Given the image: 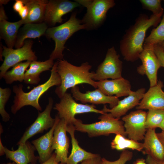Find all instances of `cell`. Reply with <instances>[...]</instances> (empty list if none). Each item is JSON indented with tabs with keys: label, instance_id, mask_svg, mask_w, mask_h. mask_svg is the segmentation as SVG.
Here are the masks:
<instances>
[{
	"label": "cell",
	"instance_id": "obj_1",
	"mask_svg": "<svg viewBox=\"0 0 164 164\" xmlns=\"http://www.w3.org/2000/svg\"><path fill=\"white\" fill-rule=\"evenodd\" d=\"M162 16L152 15L150 17L141 14L134 24L126 31L120 43V49L125 60L134 62L139 59L143 50V43L147 30L156 26L161 20Z\"/></svg>",
	"mask_w": 164,
	"mask_h": 164
},
{
	"label": "cell",
	"instance_id": "obj_2",
	"mask_svg": "<svg viewBox=\"0 0 164 164\" xmlns=\"http://www.w3.org/2000/svg\"><path fill=\"white\" fill-rule=\"evenodd\" d=\"M56 71L61 80L60 85L55 92L59 98H62L67 90L77 85L85 83L97 88L96 81L92 78L94 72H90L92 66L87 62L79 66L74 65L63 59L58 60Z\"/></svg>",
	"mask_w": 164,
	"mask_h": 164
},
{
	"label": "cell",
	"instance_id": "obj_3",
	"mask_svg": "<svg viewBox=\"0 0 164 164\" xmlns=\"http://www.w3.org/2000/svg\"><path fill=\"white\" fill-rule=\"evenodd\" d=\"M57 64L56 62L51 70L50 76L48 80L34 87L29 92H25L21 84L13 87V91L15 95L13 104L11 107V111L13 114H15L22 108L27 105L34 107L39 111L42 110L39 102L40 97L50 87L54 86H58L61 84L60 77L56 71Z\"/></svg>",
	"mask_w": 164,
	"mask_h": 164
},
{
	"label": "cell",
	"instance_id": "obj_4",
	"mask_svg": "<svg viewBox=\"0 0 164 164\" xmlns=\"http://www.w3.org/2000/svg\"><path fill=\"white\" fill-rule=\"evenodd\" d=\"M76 15V12H73L67 21L59 26L48 28L46 30V36L52 39L55 43L50 59L53 60L63 59V52L67 40L77 31L85 29L84 25L82 24L81 20L77 18Z\"/></svg>",
	"mask_w": 164,
	"mask_h": 164
},
{
	"label": "cell",
	"instance_id": "obj_5",
	"mask_svg": "<svg viewBox=\"0 0 164 164\" xmlns=\"http://www.w3.org/2000/svg\"><path fill=\"white\" fill-rule=\"evenodd\" d=\"M100 121L90 124H84L78 119L73 123L76 130L87 133L90 137L107 136L111 134H120L127 136L124 126V122L119 119L111 116L108 113L102 114L98 118Z\"/></svg>",
	"mask_w": 164,
	"mask_h": 164
},
{
	"label": "cell",
	"instance_id": "obj_6",
	"mask_svg": "<svg viewBox=\"0 0 164 164\" xmlns=\"http://www.w3.org/2000/svg\"><path fill=\"white\" fill-rule=\"evenodd\" d=\"M53 109L58 111L60 118L64 119L67 125H73L76 120L75 115L78 114L94 112L104 114L102 110L96 109L93 104H82L76 102L72 95L66 92L61 98L59 103H56Z\"/></svg>",
	"mask_w": 164,
	"mask_h": 164
},
{
	"label": "cell",
	"instance_id": "obj_7",
	"mask_svg": "<svg viewBox=\"0 0 164 164\" xmlns=\"http://www.w3.org/2000/svg\"><path fill=\"white\" fill-rule=\"evenodd\" d=\"M32 41L27 40L23 46L15 49L3 46L2 55L4 57L3 62L0 67V79L10 67L24 60L36 61L37 57L32 50Z\"/></svg>",
	"mask_w": 164,
	"mask_h": 164
},
{
	"label": "cell",
	"instance_id": "obj_8",
	"mask_svg": "<svg viewBox=\"0 0 164 164\" xmlns=\"http://www.w3.org/2000/svg\"><path fill=\"white\" fill-rule=\"evenodd\" d=\"M115 5L113 0H93L81 20L85 29L91 30L100 27L105 20L108 11Z\"/></svg>",
	"mask_w": 164,
	"mask_h": 164
},
{
	"label": "cell",
	"instance_id": "obj_9",
	"mask_svg": "<svg viewBox=\"0 0 164 164\" xmlns=\"http://www.w3.org/2000/svg\"><path fill=\"white\" fill-rule=\"evenodd\" d=\"M119 58L114 46L108 49L104 60L93 73V80L100 81L122 77L123 63Z\"/></svg>",
	"mask_w": 164,
	"mask_h": 164
},
{
	"label": "cell",
	"instance_id": "obj_10",
	"mask_svg": "<svg viewBox=\"0 0 164 164\" xmlns=\"http://www.w3.org/2000/svg\"><path fill=\"white\" fill-rule=\"evenodd\" d=\"M139 59L142 64L137 69L138 73L143 76L145 75L149 79L150 87L157 84V72L161 67L159 61L154 51V46L143 45V50L140 54Z\"/></svg>",
	"mask_w": 164,
	"mask_h": 164
},
{
	"label": "cell",
	"instance_id": "obj_11",
	"mask_svg": "<svg viewBox=\"0 0 164 164\" xmlns=\"http://www.w3.org/2000/svg\"><path fill=\"white\" fill-rule=\"evenodd\" d=\"M147 113L142 110L130 112L122 118L129 139L138 141L144 139L147 129L145 122Z\"/></svg>",
	"mask_w": 164,
	"mask_h": 164
},
{
	"label": "cell",
	"instance_id": "obj_12",
	"mask_svg": "<svg viewBox=\"0 0 164 164\" xmlns=\"http://www.w3.org/2000/svg\"><path fill=\"white\" fill-rule=\"evenodd\" d=\"M53 104V98H49L48 104L45 110L38 112V116L35 121L26 129L17 145L24 143L34 135L41 133L44 130L51 129L54 125L55 119L51 117V112Z\"/></svg>",
	"mask_w": 164,
	"mask_h": 164
},
{
	"label": "cell",
	"instance_id": "obj_13",
	"mask_svg": "<svg viewBox=\"0 0 164 164\" xmlns=\"http://www.w3.org/2000/svg\"><path fill=\"white\" fill-rule=\"evenodd\" d=\"M80 5L75 1L68 0H50L47 4L44 21L46 24L53 26L62 23V17Z\"/></svg>",
	"mask_w": 164,
	"mask_h": 164
},
{
	"label": "cell",
	"instance_id": "obj_14",
	"mask_svg": "<svg viewBox=\"0 0 164 164\" xmlns=\"http://www.w3.org/2000/svg\"><path fill=\"white\" fill-rule=\"evenodd\" d=\"M67 125L64 119L60 118L54 131L52 146L53 150H55L56 161L62 164H66L70 144Z\"/></svg>",
	"mask_w": 164,
	"mask_h": 164
},
{
	"label": "cell",
	"instance_id": "obj_15",
	"mask_svg": "<svg viewBox=\"0 0 164 164\" xmlns=\"http://www.w3.org/2000/svg\"><path fill=\"white\" fill-rule=\"evenodd\" d=\"M71 91L73 97L83 104L88 103L93 104H108L110 108H112L117 105L119 100L118 97L115 96L106 95L98 88L83 93L80 91L79 87L76 86L71 88Z\"/></svg>",
	"mask_w": 164,
	"mask_h": 164
},
{
	"label": "cell",
	"instance_id": "obj_16",
	"mask_svg": "<svg viewBox=\"0 0 164 164\" xmlns=\"http://www.w3.org/2000/svg\"><path fill=\"white\" fill-rule=\"evenodd\" d=\"M146 89L141 88L135 91H132L126 97L119 100L117 105L109 109L104 105L102 110L108 113L111 117L119 119L130 110L138 105L145 94Z\"/></svg>",
	"mask_w": 164,
	"mask_h": 164
},
{
	"label": "cell",
	"instance_id": "obj_17",
	"mask_svg": "<svg viewBox=\"0 0 164 164\" xmlns=\"http://www.w3.org/2000/svg\"><path fill=\"white\" fill-rule=\"evenodd\" d=\"M163 82L158 81L156 85L150 87L136 107L137 110H164V92Z\"/></svg>",
	"mask_w": 164,
	"mask_h": 164
},
{
	"label": "cell",
	"instance_id": "obj_18",
	"mask_svg": "<svg viewBox=\"0 0 164 164\" xmlns=\"http://www.w3.org/2000/svg\"><path fill=\"white\" fill-rule=\"evenodd\" d=\"M97 88L104 94L118 97L127 96L131 92V85L128 80L123 77L108 80L96 81Z\"/></svg>",
	"mask_w": 164,
	"mask_h": 164
},
{
	"label": "cell",
	"instance_id": "obj_19",
	"mask_svg": "<svg viewBox=\"0 0 164 164\" xmlns=\"http://www.w3.org/2000/svg\"><path fill=\"white\" fill-rule=\"evenodd\" d=\"M18 146V149L14 150L5 147L6 158L17 164H36L39 159V157L35 155L36 150L33 144L27 141Z\"/></svg>",
	"mask_w": 164,
	"mask_h": 164
},
{
	"label": "cell",
	"instance_id": "obj_20",
	"mask_svg": "<svg viewBox=\"0 0 164 164\" xmlns=\"http://www.w3.org/2000/svg\"><path fill=\"white\" fill-rule=\"evenodd\" d=\"M53 126L44 135L32 140L31 143L34 146L39 154V161L42 163L49 159L53 154L52 149L53 132L60 118L57 114Z\"/></svg>",
	"mask_w": 164,
	"mask_h": 164
},
{
	"label": "cell",
	"instance_id": "obj_21",
	"mask_svg": "<svg viewBox=\"0 0 164 164\" xmlns=\"http://www.w3.org/2000/svg\"><path fill=\"white\" fill-rule=\"evenodd\" d=\"M144 139V152L156 160L163 161L164 146L159 139L155 129H147Z\"/></svg>",
	"mask_w": 164,
	"mask_h": 164
},
{
	"label": "cell",
	"instance_id": "obj_22",
	"mask_svg": "<svg viewBox=\"0 0 164 164\" xmlns=\"http://www.w3.org/2000/svg\"><path fill=\"white\" fill-rule=\"evenodd\" d=\"M47 29L45 22L24 24L19 30L15 47L16 49L22 47L27 39L39 38L45 33Z\"/></svg>",
	"mask_w": 164,
	"mask_h": 164
},
{
	"label": "cell",
	"instance_id": "obj_23",
	"mask_svg": "<svg viewBox=\"0 0 164 164\" xmlns=\"http://www.w3.org/2000/svg\"><path fill=\"white\" fill-rule=\"evenodd\" d=\"M66 129L70 136L72 145L71 152L67 158L66 164H78L85 160L99 155L87 152L80 147L75 138L74 133L76 129L73 125H67Z\"/></svg>",
	"mask_w": 164,
	"mask_h": 164
},
{
	"label": "cell",
	"instance_id": "obj_24",
	"mask_svg": "<svg viewBox=\"0 0 164 164\" xmlns=\"http://www.w3.org/2000/svg\"><path fill=\"white\" fill-rule=\"evenodd\" d=\"M48 0H23L24 5L28 9V16L23 20V24L42 22L44 21L46 7Z\"/></svg>",
	"mask_w": 164,
	"mask_h": 164
},
{
	"label": "cell",
	"instance_id": "obj_25",
	"mask_svg": "<svg viewBox=\"0 0 164 164\" xmlns=\"http://www.w3.org/2000/svg\"><path fill=\"white\" fill-rule=\"evenodd\" d=\"M54 63L53 60L50 58L44 61H32L25 73L24 82L31 85L38 84L40 80L41 73L49 70L52 68Z\"/></svg>",
	"mask_w": 164,
	"mask_h": 164
},
{
	"label": "cell",
	"instance_id": "obj_26",
	"mask_svg": "<svg viewBox=\"0 0 164 164\" xmlns=\"http://www.w3.org/2000/svg\"><path fill=\"white\" fill-rule=\"evenodd\" d=\"M23 24L22 19L15 22L0 20V37L4 40L8 48H13L15 46L19 29Z\"/></svg>",
	"mask_w": 164,
	"mask_h": 164
},
{
	"label": "cell",
	"instance_id": "obj_27",
	"mask_svg": "<svg viewBox=\"0 0 164 164\" xmlns=\"http://www.w3.org/2000/svg\"><path fill=\"white\" fill-rule=\"evenodd\" d=\"M32 61H26L21 62L14 66L10 70L7 71L3 78L7 84H11L14 81H24L25 73Z\"/></svg>",
	"mask_w": 164,
	"mask_h": 164
},
{
	"label": "cell",
	"instance_id": "obj_28",
	"mask_svg": "<svg viewBox=\"0 0 164 164\" xmlns=\"http://www.w3.org/2000/svg\"><path fill=\"white\" fill-rule=\"evenodd\" d=\"M111 147L113 149L119 151L130 149L141 151L143 149V143H140L130 139H127L120 134H116L111 143Z\"/></svg>",
	"mask_w": 164,
	"mask_h": 164
},
{
	"label": "cell",
	"instance_id": "obj_29",
	"mask_svg": "<svg viewBox=\"0 0 164 164\" xmlns=\"http://www.w3.org/2000/svg\"><path fill=\"white\" fill-rule=\"evenodd\" d=\"M164 41V14L159 25L153 29L150 34L145 39L144 45L152 46L159 44Z\"/></svg>",
	"mask_w": 164,
	"mask_h": 164
},
{
	"label": "cell",
	"instance_id": "obj_30",
	"mask_svg": "<svg viewBox=\"0 0 164 164\" xmlns=\"http://www.w3.org/2000/svg\"><path fill=\"white\" fill-rule=\"evenodd\" d=\"M145 122L147 129L159 127L164 118V110H148Z\"/></svg>",
	"mask_w": 164,
	"mask_h": 164
},
{
	"label": "cell",
	"instance_id": "obj_31",
	"mask_svg": "<svg viewBox=\"0 0 164 164\" xmlns=\"http://www.w3.org/2000/svg\"><path fill=\"white\" fill-rule=\"evenodd\" d=\"M11 90L8 87H0V114L2 121L5 122L9 121L10 118L9 114L5 109V105L11 94Z\"/></svg>",
	"mask_w": 164,
	"mask_h": 164
},
{
	"label": "cell",
	"instance_id": "obj_32",
	"mask_svg": "<svg viewBox=\"0 0 164 164\" xmlns=\"http://www.w3.org/2000/svg\"><path fill=\"white\" fill-rule=\"evenodd\" d=\"M143 8L152 11L153 15L162 16L163 9L161 5L160 0H140Z\"/></svg>",
	"mask_w": 164,
	"mask_h": 164
},
{
	"label": "cell",
	"instance_id": "obj_33",
	"mask_svg": "<svg viewBox=\"0 0 164 164\" xmlns=\"http://www.w3.org/2000/svg\"><path fill=\"white\" fill-rule=\"evenodd\" d=\"M133 157L132 152L127 150H123L118 159L114 161L108 160L104 158L101 159V164H125L128 161L131 160Z\"/></svg>",
	"mask_w": 164,
	"mask_h": 164
},
{
	"label": "cell",
	"instance_id": "obj_34",
	"mask_svg": "<svg viewBox=\"0 0 164 164\" xmlns=\"http://www.w3.org/2000/svg\"><path fill=\"white\" fill-rule=\"evenodd\" d=\"M154 51L161 67H164V51L158 44L154 46Z\"/></svg>",
	"mask_w": 164,
	"mask_h": 164
},
{
	"label": "cell",
	"instance_id": "obj_35",
	"mask_svg": "<svg viewBox=\"0 0 164 164\" xmlns=\"http://www.w3.org/2000/svg\"><path fill=\"white\" fill-rule=\"evenodd\" d=\"M101 159L99 155L94 158L85 160L81 162V164H101Z\"/></svg>",
	"mask_w": 164,
	"mask_h": 164
},
{
	"label": "cell",
	"instance_id": "obj_36",
	"mask_svg": "<svg viewBox=\"0 0 164 164\" xmlns=\"http://www.w3.org/2000/svg\"><path fill=\"white\" fill-rule=\"evenodd\" d=\"M24 5L23 0H16L13 5V9L14 11L19 13Z\"/></svg>",
	"mask_w": 164,
	"mask_h": 164
},
{
	"label": "cell",
	"instance_id": "obj_37",
	"mask_svg": "<svg viewBox=\"0 0 164 164\" xmlns=\"http://www.w3.org/2000/svg\"><path fill=\"white\" fill-rule=\"evenodd\" d=\"M145 161L147 164H164V161L156 160L149 155H147Z\"/></svg>",
	"mask_w": 164,
	"mask_h": 164
},
{
	"label": "cell",
	"instance_id": "obj_38",
	"mask_svg": "<svg viewBox=\"0 0 164 164\" xmlns=\"http://www.w3.org/2000/svg\"><path fill=\"white\" fill-rule=\"evenodd\" d=\"M56 153H53L50 157L47 160L40 164H62L57 162L56 160ZM29 164H36L34 163H29Z\"/></svg>",
	"mask_w": 164,
	"mask_h": 164
},
{
	"label": "cell",
	"instance_id": "obj_39",
	"mask_svg": "<svg viewBox=\"0 0 164 164\" xmlns=\"http://www.w3.org/2000/svg\"><path fill=\"white\" fill-rule=\"evenodd\" d=\"M29 10L27 6L25 5L23 8L18 13L19 15L21 18V19L24 20L26 19L28 14Z\"/></svg>",
	"mask_w": 164,
	"mask_h": 164
},
{
	"label": "cell",
	"instance_id": "obj_40",
	"mask_svg": "<svg viewBox=\"0 0 164 164\" xmlns=\"http://www.w3.org/2000/svg\"><path fill=\"white\" fill-rule=\"evenodd\" d=\"M2 6H1L0 8V20H6L7 19V16L5 15L3 8Z\"/></svg>",
	"mask_w": 164,
	"mask_h": 164
},
{
	"label": "cell",
	"instance_id": "obj_41",
	"mask_svg": "<svg viewBox=\"0 0 164 164\" xmlns=\"http://www.w3.org/2000/svg\"><path fill=\"white\" fill-rule=\"evenodd\" d=\"M157 135L159 139L164 146V131H162L160 133H157Z\"/></svg>",
	"mask_w": 164,
	"mask_h": 164
},
{
	"label": "cell",
	"instance_id": "obj_42",
	"mask_svg": "<svg viewBox=\"0 0 164 164\" xmlns=\"http://www.w3.org/2000/svg\"><path fill=\"white\" fill-rule=\"evenodd\" d=\"M5 148L3 145L0 135V156H2L5 155Z\"/></svg>",
	"mask_w": 164,
	"mask_h": 164
},
{
	"label": "cell",
	"instance_id": "obj_43",
	"mask_svg": "<svg viewBox=\"0 0 164 164\" xmlns=\"http://www.w3.org/2000/svg\"><path fill=\"white\" fill-rule=\"evenodd\" d=\"M135 164H147L145 160L143 159H140L138 160Z\"/></svg>",
	"mask_w": 164,
	"mask_h": 164
},
{
	"label": "cell",
	"instance_id": "obj_44",
	"mask_svg": "<svg viewBox=\"0 0 164 164\" xmlns=\"http://www.w3.org/2000/svg\"><path fill=\"white\" fill-rule=\"evenodd\" d=\"M159 128H160L163 131H164V118Z\"/></svg>",
	"mask_w": 164,
	"mask_h": 164
},
{
	"label": "cell",
	"instance_id": "obj_45",
	"mask_svg": "<svg viewBox=\"0 0 164 164\" xmlns=\"http://www.w3.org/2000/svg\"><path fill=\"white\" fill-rule=\"evenodd\" d=\"M9 0H0V4H6L9 2Z\"/></svg>",
	"mask_w": 164,
	"mask_h": 164
},
{
	"label": "cell",
	"instance_id": "obj_46",
	"mask_svg": "<svg viewBox=\"0 0 164 164\" xmlns=\"http://www.w3.org/2000/svg\"><path fill=\"white\" fill-rule=\"evenodd\" d=\"M158 45H159L160 46L164 51V41L159 44Z\"/></svg>",
	"mask_w": 164,
	"mask_h": 164
},
{
	"label": "cell",
	"instance_id": "obj_47",
	"mask_svg": "<svg viewBox=\"0 0 164 164\" xmlns=\"http://www.w3.org/2000/svg\"><path fill=\"white\" fill-rule=\"evenodd\" d=\"M1 164H17L15 162H9L7 163H3Z\"/></svg>",
	"mask_w": 164,
	"mask_h": 164
},
{
	"label": "cell",
	"instance_id": "obj_48",
	"mask_svg": "<svg viewBox=\"0 0 164 164\" xmlns=\"http://www.w3.org/2000/svg\"><path fill=\"white\" fill-rule=\"evenodd\" d=\"M163 161H164V160H163Z\"/></svg>",
	"mask_w": 164,
	"mask_h": 164
}]
</instances>
